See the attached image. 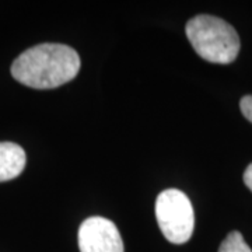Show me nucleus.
I'll list each match as a JSON object with an SVG mask.
<instances>
[{"label":"nucleus","mask_w":252,"mask_h":252,"mask_svg":"<svg viewBox=\"0 0 252 252\" xmlns=\"http://www.w3.org/2000/svg\"><path fill=\"white\" fill-rule=\"evenodd\" d=\"M80 70V56L63 44L30 48L11 64L13 77L31 89L48 90L73 80Z\"/></svg>","instance_id":"1"},{"label":"nucleus","mask_w":252,"mask_h":252,"mask_svg":"<svg viewBox=\"0 0 252 252\" xmlns=\"http://www.w3.org/2000/svg\"><path fill=\"white\" fill-rule=\"evenodd\" d=\"M187 36L196 54L205 61L220 64L234 62L240 52V36L227 21L200 14L187 23Z\"/></svg>","instance_id":"2"},{"label":"nucleus","mask_w":252,"mask_h":252,"mask_svg":"<svg viewBox=\"0 0 252 252\" xmlns=\"http://www.w3.org/2000/svg\"><path fill=\"white\" fill-rule=\"evenodd\" d=\"M156 219L162 235L172 244L190 240L195 213L189 198L180 189H165L156 200Z\"/></svg>","instance_id":"3"},{"label":"nucleus","mask_w":252,"mask_h":252,"mask_svg":"<svg viewBox=\"0 0 252 252\" xmlns=\"http://www.w3.org/2000/svg\"><path fill=\"white\" fill-rule=\"evenodd\" d=\"M79 248L80 252H124V241L114 221L94 216L81 223Z\"/></svg>","instance_id":"4"},{"label":"nucleus","mask_w":252,"mask_h":252,"mask_svg":"<svg viewBox=\"0 0 252 252\" xmlns=\"http://www.w3.org/2000/svg\"><path fill=\"white\" fill-rule=\"evenodd\" d=\"M26 152L11 142L0 143V182L17 178L26 167Z\"/></svg>","instance_id":"5"},{"label":"nucleus","mask_w":252,"mask_h":252,"mask_svg":"<svg viewBox=\"0 0 252 252\" xmlns=\"http://www.w3.org/2000/svg\"><path fill=\"white\" fill-rule=\"evenodd\" d=\"M219 252H252L250 245L245 243L244 237L238 231H231L220 244Z\"/></svg>","instance_id":"6"},{"label":"nucleus","mask_w":252,"mask_h":252,"mask_svg":"<svg viewBox=\"0 0 252 252\" xmlns=\"http://www.w3.org/2000/svg\"><path fill=\"white\" fill-rule=\"evenodd\" d=\"M240 108H241L244 117L247 118L250 122H252V95H245L241 98Z\"/></svg>","instance_id":"7"},{"label":"nucleus","mask_w":252,"mask_h":252,"mask_svg":"<svg viewBox=\"0 0 252 252\" xmlns=\"http://www.w3.org/2000/svg\"><path fill=\"white\" fill-rule=\"evenodd\" d=\"M244 182L252 192V162L247 167V170L244 172Z\"/></svg>","instance_id":"8"}]
</instances>
